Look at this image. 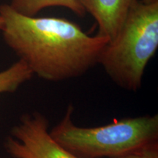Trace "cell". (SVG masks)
I'll return each mask as SVG.
<instances>
[{
	"mask_svg": "<svg viewBox=\"0 0 158 158\" xmlns=\"http://www.w3.org/2000/svg\"><path fill=\"white\" fill-rule=\"evenodd\" d=\"M4 40L32 73L50 81L80 77L98 64L109 40L89 36L76 23L56 17L27 16L0 5Z\"/></svg>",
	"mask_w": 158,
	"mask_h": 158,
	"instance_id": "1",
	"label": "cell"
},
{
	"mask_svg": "<svg viewBox=\"0 0 158 158\" xmlns=\"http://www.w3.org/2000/svg\"><path fill=\"white\" fill-rule=\"evenodd\" d=\"M73 113V106L70 105L49 133L78 158H115L158 143L157 114L123 118L100 127H82L74 124Z\"/></svg>",
	"mask_w": 158,
	"mask_h": 158,
	"instance_id": "2",
	"label": "cell"
},
{
	"mask_svg": "<svg viewBox=\"0 0 158 158\" xmlns=\"http://www.w3.org/2000/svg\"><path fill=\"white\" fill-rule=\"evenodd\" d=\"M158 48V2L138 1L98 64L117 86L130 92L141 87L146 67Z\"/></svg>",
	"mask_w": 158,
	"mask_h": 158,
	"instance_id": "3",
	"label": "cell"
},
{
	"mask_svg": "<svg viewBox=\"0 0 158 158\" xmlns=\"http://www.w3.org/2000/svg\"><path fill=\"white\" fill-rule=\"evenodd\" d=\"M49 122L40 112L26 114L5 142L7 152L19 158H78L51 137Z\"/></svg>",
	"mask_w": 158,
	"mask_h": 158,
	"instance_id": "4",
	"label": "cell"
},
{
	"mask_svg": "<svg viewBox=\"0 0 158 158\" xmlns=\"http://www.w3.org/2000/svg\"><path fill=\"white\" fill-rule=\"evenodd\" d=\"M138 0H81L86 11L98 25V35L111 41Z\"/></svg>",
	"mask_w": 158,
	"mask_h": 158,
	"instance_id": "5",
	"label": "cell"
},
{
	"mask_svg": "<svg viewBox=\"0 0 158 158\" xmlns=\"http://www.w3.org/2000/svg\"><path fill=\"white\" fill-rule=\"evenodd\" d=\"M9 5L27 16H35L43 9L50 7H65L81 18L86 13L81 0H11Z\"/></svg>",
	"mask_w": 158,
	"mask_h": 158,
	"instance_id": "6",
	"label": "cell"
},
{
	"mask_svg": "<svg viewBox=\"0 0 158 158\" xmlns=\"http://www.w3.org/2000/svg\"><path fill=\"white\" fill-rule=\"evenodd\" d=\"M33 76L29 67L19 59L10 68L0 72V94L15 92Z\"/></svg>",
	"mask_w": 158,
	"mask_h": 158,
	"instance_id": "7",
	"label": "cell"
},
{
	"mask_svg": "<svg viewBox=\"0 0 158 158\" xmlns=\"http://www.w3.org/2000/svg\"><path fill=\"white\" fill-rule=\"evenodd\" d=\"M115 158H158V143L151 144L127 155Z\"/></svg>",
	"mask_w": 158,
	"mask_h": 158,
	"instance_id": "8",
	"label": "cell"
},
{
	"mask_svg": "<svg viewBox=\"0 0 158 158\" xmlns=\"http://www.w3.org/2000/svg\"><path fill=\"white\" fill-rule=\"evenodd\" d=\"M141 2L145 4H152L158 2V0H141Z\"/></svg>",
	"mask_w": 158,
	"mask_h": 158,
	"instance_id": "9",
	"label": "cell"
},
{
	"mask_svg": "<svg viewBox=\"0 0 158 158\" xmlns=\"http://www.w3.org/2000/svg\"><path fill=\"white\" fill-rule=\"evenodd\" d=\"M3 26H4V20L2 17V15H0V30H2L3 28Z\"/></svg>",
	"mask_w": 158,
	"mask_h": 158,
	"instance_id": "10",
	"label": "cell"
},
{
	"mask_svg": "<svg viewBox=\"0 0 158 158\" xmlns=\"http://www.w3.org/2000/svg\"><path fill=\"white\" fill-rule=\"evenodd\" d=\"M13 158H19V157H13Z\"/></svg>",
	"mask_w": 158,
	"mask_h": 158,
	"instance_id": "11",
	"label": "cell"
}]
</instances>
